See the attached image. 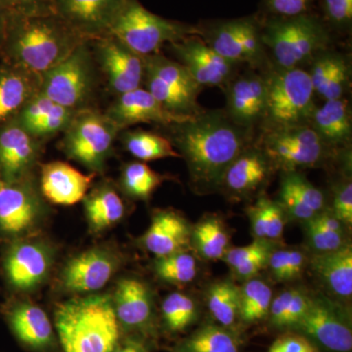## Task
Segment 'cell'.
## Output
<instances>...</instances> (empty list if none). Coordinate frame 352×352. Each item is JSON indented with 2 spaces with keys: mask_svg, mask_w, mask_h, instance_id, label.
<instances>
[{
  "mask_svg": "<svg viewBox=\"0 0 352 352\" xmlns=\"http://www.w3.org/2000/svg\"><path fill=\"white\" fill-rule=\"evenodd\" d=\"M160 129L186 163L190 187L199 196L219 193L227 168L258 135L237 126L224 109H205L196 117Z\"/></svg>",
  "mask_w": 352,
  "mask_h": 352,
  "instance_id": "obj_1",
  "label": "cell"
},
{
  "mask_svg": "<svg viewBox=\"0 0 352 352\" xmlns=\"http://www.w3.org/2000/svg\"><path fill=\"white\" fill-rule=\"evenodd\" d=\"M85 41L55 14L7 16L0 50L2 62L39 76L56 66Z\"/></svg>",
  "mask_w": 352,
  "mask_h": 352,
  "instance_id": "obj_2",
  "label": "cell"
},
{
  "mask_svg": "<svg viewBox=\"0 0 352 352\" xmlns=\"http://www.w3.org/2000/svg\"><path fill=\"white\" fill-rule=\"evenodd\" d=\"M55 326L64 352H113L120 324L112 296L90 294L58 305Z\"/></svg>",
  "mask_w": 352,
  "mask_h": 352,
  "instance_id": "obj_3",
  "label": "cell"
},
{
  "mask_svg": "<svg viewBox=\"0 0 352 352\" xmlns=\"http://www.w3.org/2000/svg\"><path fill=\"white\" fill-rule=\"evenodd\" d=\"M261 24V38L274 68L307 69L317 54L332 48V31L312 14L268 17Z\"/></svg>",
  "mask_w": 352,
  "mask_h": 352,
  "instance_id": "obj_4",
  "label": "cell"
},
{
  "mask_svg": "<svg viewBox=\"0 0 352 352\" xmlns=\"http://www.w3.org/2000/svg\"><path fill=\"white\" fill-rule=\"evenodd\" d=\"M266 78V109L258 131L283 127L309 126L315 95L305 69H278L270 66Z\"/></svg>",
  "mask_w": 352,
  "mask_h": 352,
  "instance_id": "obj_5",
  "label": "cell"
},
{
  "mask_svg": "<svg viewBox=\"0 0 352 352\" xmlns=\"http://www.w3.org/2000/svg\"><path fill=\"white\" fill-rule=\"evenodd\" d=\"M256 143L274 164L277 173L325 168L351 154H336L310 126L283 127L258 132Z\"/></svg>",
  "mask_w": 352,
  "mask_h": 352,
  "instance_id": "obj_6",
  "label": "cell"
},
{
  "mask_svg": "<svg viewBox=\"0 0 352 352\" xmlns=\"http://www.w3.org/2000/svg\"><path fill=\"white\" fill-rule=\"evenodd\" d=\"M109 34L145 57L162 52L166 46L187 36L199 34V30L194 25L164 19L150 12L138 0H129Z\"/></svg>",
  "mask_w": 352,
  "mask_h": 352,
  "instance_id": "obj_7",
  "label": "cell"
},
{
  "mask_svg": "<svg viewBox=\"0 0 352 352\" xmlns=\"http://www.w3.org/2000/svg\"><path fill=\"white\" fill-rule=\"evenodd\" d=\"M98 68L89 41L39 78V90L53 101L74 111L89 109L98 85Z\"/></svg>",
  "mask_w": 352,
  "mask_h": 352,
  "instance_id": "obj_8",
  "label": "cell"
},
{
  "mask_svg": "<svg viewBox=\"0 0 352 352\" xmlns=\"http://www.w3.org/2000/svg\"><path fill=\"white\" fill-rule=\"evenodd\" d=\"M143 59V87L168 112L180 117L193 118L205 110L199 103L204 88L182 64L162 52Z\"/></svg>",
  "mask_w": 352,
  "mask_h": 352,
  "instance_id": "obj_9",
  "label": "cell"
},
{
  "mask_svg": "<svg viewBox=\"0 0 352 352\" xmlns=\"http://www.w3.org/2000/svg\"><path fill=\"white\" fill-rule=\"evenodd\" d=\"M120 133L119 127L105 113L94 109L78 111L60 142L69 160L82 164L92 173H102Z\"/></svg>",
  "mask_w": 352,
  "mask_h": 352,
  "instance_id": "obj_10",
  "label": "cell"
},
{
  "mask_svg": "<svg viewBox=\"0 0 352 352\" xmlns=\"http://www.w3.org/2000/svg\"><path fill=\"white\" fill-rule=\"evenodd\" d=\"M198 30L204 41L228 61L259 71L270 68L261 21L256 17L217 21Z\"/></svg>",
  "mask_w": 352,
  "mask_h": 352,
  "instance_id": "obj_11",
  "label": "cell"
},
{
  "mask_svg": "<svg viewBox=\"0 0 352 352\" xmlns=\"http://www.w3.org/2000/svg\"><path fill=\"white\" fill-rule=\"evenodd\" d=\"M309 340L319 352H351V312L349 305L312 294L305 315L292 329Z\"/></svg>",
  "mask_w": 352,
  "mask_h": 352,
  "instance_id": "obj_12",
  "label": "cell"
},
{
  "mask_svg": "<svg viewBox=\"0 0 352 352\" xmlns=\"http://www.w3.org/2000/svg\"><path fill=\"white\" fill-rule=\"evenodd\" d=\"M277 173L256 141L240 153L222 176L219 194L232 203L254 201L270 184Z\"/></svg>",
  "mask_w": 352,
  "mask_h": 352,
  "instance_id": "obj_13",
  "label": "cell"
},
{
  "mask_svg": "<svg viewBox=\"0 0 352 352\" xmlns=\"http://www.w3.org/2000/svg\"><path fill=\"white\" fill-rule=\"evenodd\" d=\"M95 63L115 96L142 87L144 59L115 36L89 41Z\"/></svg>",
  "mask_w": 352,
  "mask_h": 352,
  "instance_id": "obj_14",
  "label": "cell"
},
{
  "mask_svg": "<svg viewBox=\"0 0 352 352\" xmlns=\"http://www.w3.org/2000/svg\"><path fill=\"white\" fill-rule=\"evenodd\" d=\"M44 205L32 175L0 187V235L21 239L38 226Z\"/></svg>",
  "mask_w": 352,
  "mask_h": 352,
  "instance_id": "obj_15",
  "label": "cell"
},
{
  "mask_svg": "<svg viewBox=\"0 0 352 352\" xmlns=\"http://www.w3.org/2000/svg\"><path fill=\"white\" fill-rule=\"evenodd\" d=\"M224 111L237 126L258 134L266 109V78L264 71L244 67L227 83Z\"/></svg>",
  "mask_w": 352,
  "mask_h": 352,
  "instance_id": "obj_16",
  "label": "cell"
},
{
  "mask_svg": "<svg viewBox=\"0 0 352 352\" xmlns=\"http://www.w3.org/2000/svg\"><path fill=\"white\" fill-rule=\"evenodd\" d=\"M168 46L176 61L182 64L203 88L223 90L233 76L244 68L220 56L199 34L187 36Z\"/></svg>",
  "mask_w": 352,
  "mask_h": 352,
  "instance_id": "obj_17",
  "label": "cell"
},
{
  "mask_svg": "<svg viewBox=\"0 0 352 352\" xmlns=\"http://www.w3.org/2000/svg\"><path fill=\"white\" fill-rule=\"evenodd\" d=\"M129 0H53V13L85 41L103 38Z\"/></svg>",
  "mask_w": 352,
  "mask_h": 352,
  "instance_id": "obj_18",
  "label": "cell"
},
{
  "mask_svg": "<svg viewBox=\"0 0 352 352\" xmlns=\"http://www.w3.org/2000/svg\"><path fill=\"white\" fill-rule=\"evenodd\" d=\"M53 254L38 241L17 239L7 249L3 271L11 288L21 293L36 291L50 275Z\"/></svg>",
  "mask_w": 352,
  "mask_h": 352,
  "instance_id": "obj_19",
  "label": "cell"
},
{
  "mask_svg": "<svg viewBox=\"0 0 352 352\" xmlns=\"http://www.w3.org/2000/svg\"><path fill=\"white\" fill-rule=\"evenodd\" d=\"M119 266V258L115 254L94 248L69 259L61 271L60 282L69 293L90 295L104 288Z\"/></svg>",
  "mask_w": 352,
  "mask_h": 352,
  "instance_id": "obj_20",
  "label": "cell"
},
{
  "mask_svg": "<svg viewBox=\"0 0 352 352\" xmlns=\"http://www.w3.org/2000/svg\"><path fill=\"white\" fill-rule=\"evenodd\" d=\"M43 149V141L34 138L13 118L0 126V179L15 182L32 175Z\"/></svg>",
  "mask_w": 352,
  "mask_h": 352,
  "instance_id": "obj_21",
  "label": "cell"
},
{
  "mask_svg": "<svg viewBox=\"0 0 352 352\" xmlns=\"http://www.w3.org/2000/svg\"><path fill=\"white\" fill-rule=\"evenodd\" d=\"M112 300L120 328L138 335L153 332L154 298L146 282L135 277L122 278L116 287Z\"/></svg>",
  "mask_w": 352,
  "mask_h": 352,
  "instance_id": "obj_22",
  "label": "cell"
},
{
  "mask_svg": "<svg viewBox=\"0 0 352 352\" xmlns=\"http://www.w3.org/2000/svg\"><path fill=\"white\" fill-rule=\"evenodd\" d=\"M105 115L120 131L139 124L164 127L191 119L168 112L144 87L116 96Z\"/></svg>",
  "mask_w": 352,
  "mask_h": 352,
  "instance_id": "obj_23",
  "label": "cell"
},
{
  "mask_svg": "<svg viewBox=\"0 0 352 352\" xmlns=\"http://www.w3.org/2000/svg\"><path fill=\"white\" fill-rule=\"evenodd\" d=\"M276 200L284 208L289 220L305 223L329 208V196L315 186L302 171L280 173Z\"/></svg>",
  "mask_w": 352,
  "mask_h": 352,
  "instance_id": "obj_24",
  "label": "cell"
},
{
  "mask_svg": "<svg viewBox=\"0 0 352 352\" xmlns=\"http://www.w3.org/2000/svg\"><path fill=\"white\" fill-rule=\"evenodd\" d=\"M192 224L177 210H155L141 244L155 258L191 250Z\"/></svg>",
  "mask_w": 352,
  "mask_h": 352,
  "instance_id": "obj_25",
  "label": "cell"
},
{
  "mask_svg": "<svg viewBox=\"0 0 352 352\" xmlns=\"http://www.w3.org/2000/svg\"><path fill=\"white\" fill-rule=\"evenodd\" d=\"M78 112L60 105L38 90L15 118L25 131L44 141L64 133Z\"/></svg>",
  "mask_w": 352,
  "mask_h": 352,
  "instance_id": "obj_26",
  "label": "cell"
},
{
  "mask_svg": "<svg viewBox=\"0 0 352 352\" xmlns=\"http://www.w3.org/2000/svg\"><path fill=\"white\" fill-rule=\"evenodd\" d=\"M308 267L326 296L349 305L352 298V245L328 254H310Z\"/></svg>",
  "mask_w": 352,
  "mask_h": 352,
  "instance_id": "obj_27",
  "label": "cell"
},
{
  "mask_svg": "<svg viewBox=\"0 0 352 352\" xmlns=\"http://www.w3.org/2000/svg\"><path fill=\"white\" fill-rule=\"evenodd\" d=\"M94 176L85 175L65 162H50L41 168V191L55 205H76L87 196Z\"/></svg>",
  "mask_w": 352,
  "mask_h": 352,
  "instance_id": "obj_28",
  "label": "cell"
},
{
  "mask_svg": "<svg viewBox=\"0 0 352 352\" xmlns=\"http://www.w3.org/2000/svg\"><path fill=\"white\" fill-rule=\"evenodd\" d=\"M309 126L329 149L338 155L351 151L352 118L347 97L316 106Z\"/></svg>",
  "mask_w": 352,
  "mask_h": 352,
  "instance_id": "obj_29",
  "label": "cell"
},
{
  "mask_svg": "<svg viewBox=\"0 0 352 352\" xmlns=\"http://www.w3.org/2000/svg\"><path fill=\"white\" fill-rule=\"evenodd\" d=\"M8 322L18 340L32 349H43L54 340L50 319L43 308L34 303L23 302L9 310Z\"/></svg>",
  "mask_w": 352,
  "mask_h": 352,
  "instance_id": "obj_30",
  "label": "cell"
},
{
  "mask_svg": "<svg viewBox=\"0 0 352 352\" xmlns=\"http://www.w3.org/2000/svg\"><path fill=\"white\" fill-rule=\"evenodd\" d=\"M39 90V76L2 62L0 64V126L19 113Z\"/></svg>",
  "mask_w": 352,
  "mask_h": 352,
  "instance_id": "obj_31",
  "label": "cell"
},
{
  "mask_svg": "<svg viewBox=\"0 0 352 352\" xmlns=\"http://www.w3.org/2000/svg\"><path fill=\"white\" fill-rule=\"evenodd\" d=\"M230 228L223 217L215 212L204 214L192 224L191 251L198 258L206 261H222L232 247Z\"/></svg>",
  "mask_w": 352,
  "mask_h": 352,
  "instance_id": "obj_32",
  "label": "cell"
},
{
  "mask_svg": "<svg viewBox=\"0 0 352 352\" xmlns=\"http://www.w3.org/2000/svg\"><path fill=\"white\" fill-rule=\"evenodd\" d=\"M82 201L88 224L95 233L115 226L126 212L122 197L109 183H102L95 187Z\"/></svg>",
  "mask_w": 352,
  "mask_h": 352,
  "instance_id": "obj_33",
  "label": "cell"
},
{
  "mask_svg": "<svg viewBox=\"0 0 352 352\" xmlns=\"http://www.w3.org/2000/svg\"><path fill=\"white\" fill-rule=\"evenodd\" d=\"M245 214L254 239L281 243L289 219L276 199H271L266 193L261 194L248 206Z\"/></svg>",
  "mask_w": 352,
  "mask_h": 352,
  "instance_id": "obj_34",
  "label": "cell"
},
{
  "mask_svg": "<svg viewBox=\"0 0 352 352\" xmlns=\"http://www.w3.org/2000/svg\"><path fill=\"white\" fill-rule=\"evenodd\" d=\"M204 300L214 323L239 333L240 286L231 279L215 280L206 288Z\"/></svg>",
  "mask_w": 352,
  "mask_h": 352,
  "instance_id": "obj_35",
  "label": "cell"
},
{
  "mask_svg": "<svg viewBox=\"0 0 352 352\" xmlns=\"http://www.w3.org/2000/svg\"><path fill=\"white\" fill-rule=\"evenodd\" d=\"M240 333L217 323L201 326L176 342L171 352H241Z\"/></svg>",
  "mask_w": 352,
  "mask_h": 352,
  "instance_id": "obj_36",
  "label": "cell"
},
{
  "mask_svg": "<svg viewBox=\"0 0 352 352\" xmlns=\"http://www.w3.org/2000/svg\"><path fill=\"white\" fill-rule=\"evenodd\" d=\"M311 296L312 293L302 286L284 289L273 296L266 321L275 330L291 331L305 315Z\"/></svg>",
  "mask_w": 352,
  "mask_h": 352,
  "instance_id": "obj_37",
  "label": "cell"
},
{
  "mask_svg": "<svg viewBox=\"0 0 352 352\" xmlns=\"http://www.w3.org/2000/svg\"><path fill=\"white\" fill-rule=\"evenodd\" d=\"M273 289L270 283L258 276L240 286L239 321L241 328L258 325L267 320Z\"/></svg>",
  "mask_w": 352,
  "mask_h": 352,
  "instance_id": "obj_38",
  "label": "cell"
},
{
  "mask_svg": "<svg viewBox=\"0 0 352 352\" xmlns=\"http://www.w3.org/2000/svg\"><path fill=\"white\" fill-rule=\"evenodd\" d=\"M120 133L124 149L140 162L180 157L170 141L162 133L141 129H124Z\"/></svg>",
  "mask_w": 352,
  "mask_h": 352,
  "instance_id": "obj_39",
  "label": "cell"
},
{
  "mask_svg": "<svg viewBox=\"0 0 352 352\" xmlns=\"http://www.w3.org/2000/svg\"><path fill=\"white\" fill-rule=\"evenodd\" d=\"M173 176L152 170L144 162H131L124 164L120 173V187L133 200L148 201L164 182Z\"/></svg>",
  "mask_w": 352,
  "mask_h": 352,
  "instance_id": "obj_40",
  "label": "cell"
},
{
  "mask_svg": "<svg viewBox=\"0 0 352 352\" xmlns=\"http://www.w3.org/2000/svg\"><path fill=\"white\" fill-rule=\"evenodd\" d=\"M200 315L199 305L193 296L175 292L162 303V320L166 332L177 335L188 330Z\"/></svg>",
  "mask_w": 352,
  "mask_h": 352,
  "instance_id": "obj_41",
  "label": "cell"
},
{
  "mask_svg": "<svg viewBox=\"0 0 352 352\" xmlns=\"http://www.w3.org/2000/svg\"><path fill=\"white\" fill-rule=\"evenodd\" d=\"M195 254L189 251L175 252L156 258L153 264L155 274L162 281L173 286H186L195 281L200 265Z\"/></svg>",
  "mask_w": 352,
  "mask_h": 352,
  "instance_id": "obj_42",
  "label": "cell"
},
{
  "mask_svg": "<svg viewBox=\"0 0 352 352\" xmlns=\"http://www.w3.org/2000/svg\"><path fill=\"white\" fill-rule=\"evenodd\" d=\"M302 226L305 235V249L310 254H328L338 251L351 243L349 234L326 230L312 221L305 222Z\"/></svg>",
  "mask_w": 352,
  "mask_h": 352,
  "instance_id": "obj_43",
  "label": "cell"
},
{
  "mask_svg": "<svg viewBox=\"0 0 352 352\" xmlns=\"http://www.w3.org/2000/svg\"><path fill=\"white\" fill-rule=\"evenodd\" d=\"M329 208L347 227L352 226V182L351 171L333 185L332 200Z\"/></svg>",
  "mask_w": 352,
  "mask_h": 352,
  "instance_id": "obj_44",
  "label": "cell"
},
{
  "mask_svg": "<svg viewBox=\"0 0 352 352\" xmlns=\"http://www.w3.org/2000/svg\"><path fill=\"white\" fill-rule=\"evenodd\" d=\"M324 22L331 31L347 32L352 24V0H323Z\"/></svg>",
  "mask_w": 352,
  "mask_h": 352,
  "instance_id": "obj_45",
  "label": "cell"
},
{
  "mask_svg": "<svg viewBox=\"0 0 352 352\" xmlns=\"http://www.w3.org/2000/svg\"><path fill=\"white\" fill-rule=\"evenodd\" d=\"M7 16L34 17L53 13V0H0Z\"/></svg>",
  "mask_w": 352,
  "mask_h": 352,
  "instance_id": "obj_46",
  "label": "cell"
},
{
  "mask_svg": "<svg viewBox=\"0 0 352 352\" xmlns=\"http://www.w3.org/2000/svg\"><path fill=\"white\" fill-rule=\"evenodd\" d=\"M278 245L280 244L268 242V241L254 239L251 244L243 245V247H231L227 251L224 258H222V261H224L232 270L252 256H258L263 252L272 251Z\"/></svg>",
  "mask_w": 352,
  "mask_h": 352,
  "instance_id": "obj_47",
  "label": "cell"
},
{
  "mask_svg": "<svg viewBox=\"0 0 352 352\" xmlns=\"http://www.w3.org/2000/svg\"><path fill=\"white\" fill-rule=\"evenodd\" d=\"M314 0H263V9L270 17H296L309 13Z\"/></svg>",
  "mask_w": 352,
  "mask_h": 352,
  "instance_id": "obj_48",
  "label": "cell"
},
{
  "mask_svg": "<svg viewBox=\"0 0 352 352\" xmlns=\"http://www.w3.org/2000/svg\"><path fill=\"white\" fill-rule=\"evenodd\" d=\"M268 352H319L307 338L296 332H284L272 342Z\"/></svg>",
  "mask_w": 352,
  "mask_h": 352,
  "instance_id": "obj_49",
  "label": "cell"
},
{
  "mask_svg": "<svg viewBox=\"0 0 352 352\" xmlns=\"http://www.w3.org/2000/svg\"><path fill=\"white\" fill-rule=\"evenodd\" d=\"M272 251L263 252V254H259L258 256H252L245 263L232 268L231 270H232L234 276L237 278L238 280H241V281H247V280L258 276L261 271L266 270L268 258H270Z\"/></svg>",
  "mask_w": 352,
  "mask_h": 352,
  "instance_id": "obj_50",
  "label": "cell"
},
{
  "mask_svg": "<svg viewBox=\"0 0 352 352\" xmlns=\"http://www.w3.org/2000/svg\"><path fill=\"white\" fill-rule=\"evenodd\" d=\"M113 352H148L145 344L140 340L129 339L118 344Z\"/></svg>",
  "mask_w": 352,
  "mask_h": 352,
  "instance_id": "obj_51",
  "label": "cell"
},
{
  "mask_svg": "<svg viewBox=\"0 0 352 352\" xmlns=\"http://www.w3.org/2000/svg\"><path fill=\"white\" fill-rule=\"evenodd\" d=\"M7 15L1 2H0V50L3 43L4 34H6Z\"/></svg>",
  "mask_w": 352,
  "mask_h": 352,
  "instance_id": "obj_52",
  "label": "cell"
},
{
  "mask_svg": "<svg viewBox=\"0 0 352 352\" xmlns=\"http://www.w3.org/2000/svg\"><path fill=\"white\" fill-rule=\"evenodd\" d=\"M1 184H2V180L0 179V187H1Z\"/></svg>",
  "mask_w": 352,
  "mask_h": 352,
  "instance_id": "obj_53",
  "label": "cell"
}]
</instances>
